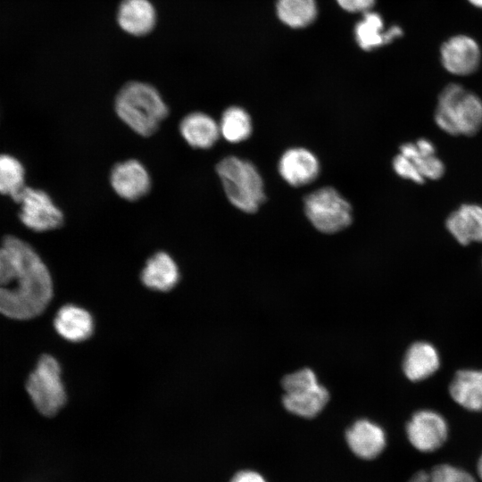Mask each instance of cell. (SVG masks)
Masks as SVG:
<instances>
[{
  "instance_id": "cell-1",
  "label": "cell",
  "mask_w": 482,
  "mask_h": 482,
  "mask_svg": "<svg viewBox=\"0 0 482 482\" xmlns=\"http://www.w3.org/2000/svg\"><path fill=\"white\" fill-rule=\"evenodd\" d=\"M15 261L14 270L0 285V313L16 320L39 315L53 295L50 273L36 251L25 241L9 236L4 239Z\"/></svg>"
},
{
  "instance_id": "cell-2",
  "label": "cell",
  "mask_w": 482,
  "mask_h": 482,
  "mask_svg": "<svg viewBox=\"0 0 482 482\" xmlns=\"http://www.w3.org/2000/svg\"><path fill=\"white\" fill-rule=\"evenodd\" d=\"M118 117L137 134L148 137L168 115V107L158 90L150 84L131 81L117 94Z\"/></svg>"
},
{
  "instance_id": "cell-3",
  "label": "cell",
  "mask_w": 482,
  "mask_h": 482,
  "mask_svg": "<svg viewBox=\"0 0 482 482\" xmlns=\"http://www.w3.org/2000/svg\"><path fill=\"white\" fill-rule=\"evenodd\" d=\"M434 119L451 136H473L482 128V99L460 84H449L438 96Z\"/></svg>"
},
{
  "instance_id": "cell-4",
  "label": "cell",
  "mask_w": 482,
  "mask_h": 482,
  "mask_svg": "<svg viewBox=\"0 0 482 482\" xmlns=\"http://www.w3.org/2000/svg\"><path fill=\"white\" fill-rule=\"evenodd\" d=\"M216 171L228 199L237 209L253 213L265 201L262 177L252 162L228 156L217 164Z\"/></svg>"
},
{
  "instance_id": "cell-5",
  "label": "cell",
  "mask_w": 482,
  "mask_h": 482,
  "mask_svg": "<svg viewBox=\"0 0 482 482\" xmlns=\"http://www.w3.org/2000/svg\"><path fill=\"white\" fill-rule=\"evenodd\" d=\"M26 389L37 411L54 416L64 405L66 394L61 378V368L55 358L43 355L26 383Z\"/></svg>"
},
{
  "instance_id": "cell-6",
  "label": "cell",
  "mask_w": 482,
  "mask_h": 482,
  "mask_svg": "<svg viewBox=\"0 0 482 482\" xmlns=\"http://www.w3.org/2000/svg\"><path fill=\"white\" fill-rule=\"evenodd\" d=\"M304 212L312 224L323 233H336L353 220L350 204L333 187L313 191L304 198Z\"/></svg>"
},
{
  "instance_id": "cell-7",
  "label": "cell",
  "mask_w": 482,
  "mask_h": 482,
  "mask_svg": "<svg viewBox=\"0 0 482 482\" xmlns=\"http://www.w3.org/2000/svg\"><path fill=\"white\" fill-rule=\"evenodd\" d=\"M20 220L29 229L44 232L58 229L63 222V214L47 193L25 187L19 195Z\"/></svg>"
},
{
  "instance_id": "cell-8",
  "label": "cell",
  "mask_w": 482,
  "mask_h": 482,
  "mask_svg": "<svg viewBox=\"0 0 482 482\" xmlns=\"http://www.w3.org/2000/svg\"><path fill=\"white\" fill-rule=\"evenodd\" d=\"M409 442L418 451L432 453L446 441L448 426L445 418L431 410L415 412L406 425Z\"/></svg>"
},
{
  "instance_id": "cell-9",
  "label": "cell",
  "mask_w": 482,
  "mask_h": 482,
  "mask_svg": "<svg viewBox=\"0 0 482 482\" xmlns=\"http://www.w3.org/2000/svg\"><path fill=\"white\" fill-rule=\"evenodd\" d=\"M440 59L445 69L450 73L467 76L478 68L481 52L474 38L466 35H457L442 45Z\"/></svg>"
},
{
  "instance_id": "cell-10",
  "label": "cell",
  "mask_w": 482,
  "mask_h": 482,
  "mask_svg": "<svg viewBox=\"0 0 482 482\" xmlns=\"http://www.w3.org/2000/svg\"><path fill=\"white\" fill-rule=\"evenodd\" d=\"M110 182L113 191L128 201L138 200L151 187V178L146 168L135 159L115 164L111 171Z\"/></svg>"
},
{
  "instance_id": "cell-11",
  "label": "cell",
  "mask_w": 482,
  "mask_h": 482,
  "mask_svg": "<svg viewBox=\"0 0 482 482\" xmlns=\"http://www.w3.org/2000/svg\"><path fill=\"white\" fill-rule=\"evenodd\" d=\"M281 177L293 187H302L314 181L320 172L316 156L305 148L287 150L278 162Z\"/></svg>"
},
{
  "instance_id": "cell-12",
  "label": "cell",
  "mask_w": 482,
  "mask_h": 482,
  "mask_svg": "<svg viewBox=\"0 0 482 482\" xmlns=\"http://www.w3.org/2000/svg\"><path fill=\"white\" fill-rule=\"evenodd\" d=\"M345 438L351 451L365 460L378 457L386 444L383 428L368 420L354 422L347 429Z\"/></svg>"
},
{
  "instance_id": "cell-13",
  "label": "cell",
  "mask_w": 482,
  "mask_h": 482,
  "mask_svg": "<svg viewBox=\"0 0 482 482\" xmlns=\"http://www.w3.org/2000/svg\"><path fill=\"white\" fill-rule=\"evenodd\" d=\"M445 226L461 245L482 243V205L461 204L447 217Z\"/></svg>"
},
{
  "instance_id": "cell-14",
  "label": "cell",
  "mask_w": 482,
  "mask_h": 482,
  "mask_svg": "<svg viewBox=\"0 0 482 482\" xmlns=\"http://www.w3.org/2000/svg\"><path fill=\"white\" fill-rule=\"evenodd\" d=\"M117 21L125 32L132 36L149 33L156 22V12L149 0H122Z\"/></svg>"
},
{
  "instance_id": "cell-15",
  "label": "cell",
  "mask_w": 482,
  "mask_h": 482,
  "mask_svg": "<svg viewBox=\"0 0 482 482\" xmlns=\"http://www.w3.org/2000/svg\"><path fill=\"white\" fill-rule=\"evenodd\" d=\"M179 132L190 146L198 149L212 147L220 136L215 120L201 112L186 115L179 123Z\"/></svg>"
},
{
  "instance_id": "cell-16",
  "label": "cell",
  "mask_w": 482,
  "mask_h": 482,
  "mask_svg": "<svg viewBox=\"0 0 482 482\" xmlns=\"http://www.w3.org/2000/svg\"><path fill=\"white\" fill-rule=\"evenodd\" d=\"M54 325L58 334L71 342L87 339L94 328L90 313L73 304H67L59 309Z\"/></svg>"
},
{
  "instance_id": "cell-17",
  "label": "cell",
  "mask_w": 482,
  "mask_h": 482,
  "mask_svg": "<svg viewBox=\"0 0 482 482\" xmlns=\"http://www.w3.org/2000/svg\"><path fill=\"white\" fill-rule=\"evenodd\" d=\"M449 392L461 407L471 411H482V370H461L456 372Z\"/></svg>"
},
{
  "instance_id": "cell-18",
  "label": "cell",
  "mask_w": 482,
  "mask_h": 482,
  "mask_svg": "<svg viewBox=\"0 0 482 482\" xmlns=\"http://www.w3.org/2000/svg\"><path fill=\"white\" fill-rule=\"evenodd\" d=\"M436 349L428 342H416L407 350L403 359V372L411 381H420L432 376L439 368Z\"/></svg>"
},
{
  "instance_id": "cell-19",
  "label": "cell",
  "mask_w": 482,
  "mask_h": 482,
  "mask_svg": "<svg viewBox=\"0 0 482 482\" xmlns=\"http://www.w3.org/2000/svg\"><path fill=\"white\" fill-rule=\"evenodd\" d=\"M179 273L175 261L164 252H158L146 262L141 279L153 290L168 291L178 282Z\"/></svg>"
},
{
  "instance_id": "cell-20",
  "label": "cell",
  "mask_w": 482,
  "mask_h": 482,
  "mask_svg": "<svg viewBox=\"0 0 482 482\" xmlns=\"http://www.w3.org/2000/svg\"><path fill=\"white\" fill-rule=\"evenodd\" d=\"M403 35L398 26H392L384 30L381 16L377 12H365L362 21L355 27L357 43L363 50H371L392 42Z\"/></svg>"
},
{
  "instance_id": "cell-21",
  "label": "cell",
  "mask_w": 482,
  "mask_h": 482,
  "mask_svg": "<svg viewBox=\"0 0 482 482\" xmlns=\"http://www.w3.org/2000/svg\"><path fill=\"white\" fill-rule=\"evenodd\" d=\"M328 398V390L318 383L292 394H285L283 404L295 415L312 418L325 407Z\"/></svg>"
},
{
  "instance_id": "cell-22",
  "label": "cell",
  "mask_w": 482,
  "mask_h": 482,
  "mask_svg": "<svg viewBox=\"0 0 482 482\" xmlns=\"http://www.w3.org/2000/svg\"><path fill=\"white\" fill-rule=\"evenodd\" d=\"M219 128L220 134L230 143L247 139L253 129L249 114L238 106H231L224 111Z\"/></svg>"
},
{
  "instance_id": "cell-23",
  "label": "cell",
  "mask_w": 482,
  "mask_h": 482,
  "mask_svg": "<svg viewBox=\"0 0 482 482\" xmlns=\"http://www.w3.org/2000/svg\"><path fill=\"white\" fill-rule=\"evenodd\" d=\"M277 13L287 26L303 28L314 21L317 7L314 0H278Z\"/></svg>"
},
{
  "instance_id": "cell-24",
  "label": "cell",
  "mask_w": 482,
  "mask_h": 482,
  "mask_svg": "<svg viewBox=\"0 0 482 482\" xmlns=\"http://www.w3.org/2000/svg\"><path fill=\"white\" fill-rule=\"evenodd\" d=\"M25 170L19 160L0 154V194L10 195L15 202L25 187Z\"/></svg>"
},
{
  "instance_id": "cell-25",
  "label": "cell",
  "mask_w": 482,
  "mask_h": 482,
  "mask_svg": "<svg viewBox=\"0 0 482 482\" xmlns=\"http://www.w3.org/2000/svg\"><path fill=\"white\" fill-rule=\"evenodd\" d=\"M400 154L409 158L424 179H439L445 173L444 162L436 156L421 154L415 143H405L400 146Z\"/></svg>"
},
{
  "instance_id": "cell-26",
  "label": "cell",
  "mask_w": 482,
  "mask_h": 482,
  "mask_svg": "<svg viewBox=\"0 0 482 482\" xmlns=\"http://www.w3.org/2000/svg\"><path fill=\"white\" fill-rule=\"evenodd\" d=\"M409 482H477L475 478L463 469L451 464H438L428 470L415 473Z\"/></svg>"
},
{
  "instance_id": "cell-27",
  "label": "cell",
  "mask_w": 482,
  "mask_h": 482,
  "mask_svg": "<svg viewBox=\"0 0 482 482\" xmlns=\"http://www.w3.org/2000/svg\"><path fill=\"white\" fill-rule=\"evenodd\" d=\"M318 384L314 372L310 369H303L288 374L282 379V386L286 394L300 391Z\"/></svg>"
},
{
  "instance_id": "cell-28",
  "label": "cell",
  "mask_w": 482,
  "mask_h": 482,
  "mask_svg": "<svg viewBox=\"0 0 482 482\" xmlns=\"http://www.w3.org/2000/svg\"><path fill=\"white\" fill-rule=\"evenodd\" d=\"M393 168L400 177L410 179L417 184H423L425 179L420 174L415 164L402 154L395 156L393 160Z\"/></svg>"
},
{
  "instance_id": "cell-29",
  "label": "cell",
  "mask_w": 482,
  "mask_h": 482,
  "mask_svg": "<svg viewBox=\"0 0 482 482\" xmlns=\"http://www.w3.org/2000/svg\"><path fill=\"white\" fill-rule=\"evenodd\" d=\"M338 4L347 12H368L373 6L375 0H337Z\"/></svg>"
},
{
  "instance_id": "cell-30",
  "label": "cell",
  "mask_w": 482,
  "mask_h": 482,
  "mask_svg": "<svg viewBox=\"0 0 482 482\" xmlns=\"http://www.w3.org/2000/svg\"><path fill=\"white\" fill-rule=\"evenodd\" d=\"M229 482H267L264 478L253 470H240L237 472Z\"/></svg>"
},
{
  "instance_id": "cell-31",
  "label": "cell",
  "mask_w": 482,
  "mask_h": 482,
  "mask_svg": "<svg viewBox=\"0 0 482 482\" xmlns=\"http://www.w3.org/2000/svg\"><path fill=\"white\" fill-rule=\"evenodd\" d=\"M415 145L418 150L423 154L433 155L436 153L435 145L427 138H420Z\"/></svg>"
},
{
  "instance_id": "cell-32",
  "label": "cell",
  "mask_w": 482,
  "mask_h": 482,
  "mask_svg": "<svg viewBox=\"0 0 482 482\" xmlns=\"http://www.w3.org/2000/svg\"><path fill=\"white\" fill-rule=\"evenodd\" d=\"M477 470H478V477L482 479V454L480 455L478 459Z\"/></svg>"
},
{
  "instance_id": "cell-33",
  "label": "cell",
  "mask_w": 482,
  "mask_h": 482,
  "mask_svg": "<svg viewBox=\"0 0 482 482\" xmlns=\"http://www.w3.org/2000/svg\"><path fill=\"white\" fill-rule=\"evenodd\" d=\"M472 5L482 9V0H468Z\"/></svg>"
}]
</instances>
